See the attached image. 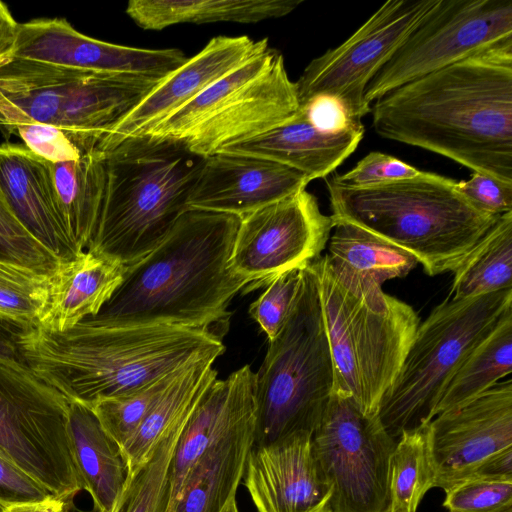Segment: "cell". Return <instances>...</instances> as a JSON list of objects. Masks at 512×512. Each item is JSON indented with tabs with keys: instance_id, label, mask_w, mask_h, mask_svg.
<instances>
[{
	"instance_id": "obj_44",
	"label": "cell",
	"mask_w": 512,
	"mask_h": 512,
	"mask_svg": "<svg viewBox=\"0 0 512 512\" xmlns=\"http://www.w3.org/2000/svg\"><path fill=\"white\" fill-rule=\"evenodd\" d=\"M299 109L317 130L325 133H338L362 124L350 116L339 99L326 94L314 96Z\"/></svg>"
},
{
	"instance_id": "obj_48",
	"label": "cell",
	"mask_w": 512,
	"mask_h": 512,
	"mask_svg": "<svg viewBox=\"0 0 512 512\" xmlns=\"http://www.w3.org/2000/svg\"><path fill=\"white\" fill-rule=\"evenodd\" d=\"M74 499L49 496L43 500L11 504L0 509V512H68Z\"/></svg>"
},
{
	"instance_id": "obj_12",
	"label": "cell",
	"mask_w": 512,
	"mask_h": 512,
	"mask_svg": "<svg viewBox=\"0 0 512 512\" xmlns=\"http://www.w3.org/2000/svg\"><path fill=\"white\" fill-rule=\"evenodd\" d=\"M396 441L378 415L364 414L350 395L333 388L312 435L320 472L332 487L331 512H386Z\"/></svg>"
},
{
	"instance_id": "obj_27",
	"label": "cell",
	"mask_w": 512,
	"mask_h": 512,
	"mask_svg": "<svg viewBox=\"0 0 512 512\" xmlns=\"http://www.w3.org/2000/svg\"><path fill=\"white\" fill-rule=\"evenodd\" d=\"M329 238V264L356 295L382 291L388 280L405 277L418 264L405 250L350 223L336 222Z\"/></svg>"
},
{
	"instance_id": "obj_4",
	"label": "cell",
	"mask_w": 512,
	"mask_h": 512,
	"mask_svg": "<svg viewBox=\"0 0 512 512\" xmlns=\"http://www.w3.org/2000/svg\"><path fill=\"white\" fill-rule=\"evenodd\" d=\"M457 182L427 171L362 188L329 178L330 216L410 253L429 276L453 272L499 217L474 206Z\"/></svg>"
},
{
	"instance_id": "obj_30",
	"label": "cell",
	"mask_w": 512,
	"mask_h": 512,
	"mask_svg": "<svg viewBox=\"0 0 512 512\" xmlns=\"http://www.w3.org/2000/svg\"><path fill=\"white\" fill-rule=\"evenodd\" d=\"M214 358H203L181 368L133 436L122 446L129 473L149 456L162 433L196 406L206 388L217 379Z\"/></svg>"
},
{
	"instance_id": "obj_22",
	"label": "cell",
	"mask_w": 512,
	"mask_h": 512,
	"mask_svg": "<svg viewBox=\"0 0 512 512\" xmlns=\"http://www.w3.org/2000/svg\"><path fill=\"white\" fill-rule=\"evenodd\" d=\"M0 188L23 225L57 257L79 253L67 234L48 161L26 147L1 145Z\"/></svg>"
},
{
	"instance_id": "obj_3",
	"label": "cell",
	"mask_w": 512,
	"mask_h": 512,
	"mask_svg": "<svg viewBox=\"0 0 512 512\" xmlns=\"http://www.w3.org/2000/svg\"><path fill=\"white\" fill-rule=\"evenodd\" d=\"M28 368L69 402L94 403L136 391L187 364L217 359L220 336L175 325L112 326L84 319L64 332L38 326L19 336Z\"/></svg>"
},
{
	"instance_id": "obj_1",
	"label": "cell",
	"mask_w": 512,
	"mask_h": 512,
	"mask_svg": "<svg viewBox=\"0 0 512 512\" xmlns=\"http://www.w3.org/2000/svg\"><path fill=\"white\" fill-rule=\"evenodd\" d=\"M373 103L372 125L381 137L512 184V38Z\"/></svg>"
},
{
	"instance_id": "obj_29",
	"label": "cell",
	"mask_w": 512,
	"mask_h": 512,
	"mask_svg": "<svg viewBox=\"0 0 512 512\" xmlns=\"http://www.w3.org/2000/svg\"><path fill=\"white\" fill-rule=\"evenodd\" d=\"M104 154L98 150L49 168L67 234L81 252L93 238L104 191Z\"/></svg>"
},
{
	"instance_id": "obj_31",
	"label": "cell",
	"mask_w": 512,
	"mask_h": 512,
	"mask_svg": "<svg viewBox=\"0 0 512 512\" xmlns=\"http://www.w3.org/2000/svg\"><path fill=\"white\" fill-rule=\"evenodd\" d=\"M512 370V309L465 357L448 382L435 416L459 407L505 378Z\"/></svg>"
},
{
	"instance_id": "obj_17",
	"label": "cell",
	"mask_w": 512,
	"mask_h": 512,
	"mask_svg": "<svg viewBox=\"0 0 512 512\" xmlns=\"http://www.w3.org/2000/svg\"><path fill=\"white\" fill-rule=\"evenodd\" d=\"M14 58L157 79L164 78L188 59L176 48L145 49L97 40L80 33L63 18L19 24Z\"/></svg>"
},
{
	"instance_id": "obj_10",
	"label": "cell",
	"mask_w": 512,
	"mask_h": 512,
	"mask_svg": "<svg viewBox=\"0 0 512 512\" xmlns=\"http://www.w3.org/2000/svg\"><path fill=\"white\" fill-rule=\"evenodd\" d=\"M512 309V288L464 300L446 298L420 323L378 417L395 440L424 428L465 357Z\"/></svg>"
},
{
	"instance_id": "obj_15",
	"label": "cell",
	"mask_w": 512,
	"mask_h": 512,
	"mask_svg": "<svg viewBox=\"0 0 512 512\" xmlns=\"http://www.w3.org/2000/svg\"><path fill=\"white\" fill-rule=\"evenodd\" d=\"M333 227L317 198L300 190L240 218L230 267L255 287L265 285L318 259Z\"/></svg>"
},
{
	"instance_id": "obj_33",
	"label": "cell",
	"mask_w": 512,
	"mask_h": 512,
	"mask_svg": "<svg viewBox=\"0 0 512 512\" xmlns=\"http://www.w3.org/2000/svg\"><path fill=\"white\" fill-rule=\"evenodd\" d=\"M193 410L175 420L159 437L147 459L129 473L112 512L169 511L174 453Z\"/></svg>"
},
{
	"instance_id": "obj_24",
	"label": "cell",
	"mask_w": 512,
	"mask_h": 512,
	"mask_svg": "<svg viewBox=\"0 0 512 512\" xmlns=\"http://www.w3.org/2000/svg\"><path fill=\"white\" fill-rule=\"evenodd\" d=\"M126 266L93 250L61 261L50 276L38 327L64 332L95 316L122 281Z\"/></svg>"
},
{
	"instance_id": "obj_40",
	"label": "cell",
	"mask_w": 512,
	"mask_h": 512,
	"mask_svg": "<svg viewBox=\"0 0 512 512\" xmlns=\"http://www.w3.org/2000/svg\"><path fill=\"white\" fill-rule=\"evenodd\" d=\"M421 170L385 153L372 151L349 171L330 178L334 183L351 188L375 186L417 176Z\"/></svg>"
},
{
	"instance_id": "obj_37",
	"label": "cell",
	"mask_w": 512,
	"mask_h": 512,
	"mask_svg": "<svg viewBox=\"0 0 512 512\" xmlns=\"http://www.w3.org/2000/svg\"><path fill=\"white\" fill-rule=\"evenodd\" d=\"M0 260L52 275L60 262L19 220L0 188Z\"/></svg>"
},
{
	"instance_id": "obj_39",
	"label": "cell",
	"mask_w": 512,
	"mask_h": 512,
	"mask_svg": "<svg viewBox=\"0 0 512 512\" xmlns=\"http://www.w3.org/2000/svg\"><path fill=\"white\" fill-rule=\"evenodd\" d=\"M448 512H512V480L470 477L445 490Z\"/></svg>"
},
{
	"instance_id": "obj_7",
	"label": "cell",
	"mask_w": 512,
	"mask_h": 512,
	"mask_svg": "<svg viewBox=\"0 0 512 512\" xmlns=\"http://www.w3.org/2000/svg\"><path fill=\"white\" fill-rule=\"evenodd\" d=\"M160 80L13 58L0 68V123L53 125L90 153Z\"/></svg>"
},
{
	"instance_id": "obj_32",
	"label": "cell",
	"mask_w": 512,
	"mask_h": 512,
	"mask_svg": "<svg viewBox=\"0 0 512 512\" xmlns=\"http://www.w3.org/2000/svg\"><path fill=\"white\" fill-rule=\"evenodd\" d=\"M512 288V211L498 217L453 271L448 298L464 300Z\"/></svg>"
},
{
	"instance_id": "obj_35",
	"label": "cell",
	"mask_w": 512,
	"mask_h": 512,
	"mask_svg": "<svg viewBox=\"0 0 512 512\" xmlns=\"http://www.w3.org/2000/svg\"><path fill=\"white\" fill-rule=\"evenodd\" d=\"M50 276L0 260V317L24 328L38 326L48 298Z\"/></svg>"
},
{
	"instance_id": "obj_18",
	"label": "cell",
	"mask_w": 512,
	"mask_h": 512,
	"mask_svg": "<svg viewBox=\"0 0 512 512\" xmlns=\"http://www.w3.org/2000/svg\"><path fill=\"white\" fill-rule=\"evenodd\" d=\"M268 39L248 36H217L196 55L162 78L158 84L100 141L105 153L132 137L149 133L157 124L191 102L210 85L262 53Z\"/></svg>"
},
{
	"instance_id": "obj_9",
	"label": "cell",
	"mask_w": 512,
	"mask_h": 512,
	"mask_svg": "<svg viewBox=\"0 0 512 512\" xmlns=\"http://www.w3.org/2000/svg\"><path fill=\"white\" fill-rule=\"evenodd\" d=\"M298 112L296 82L283 55L268 47L144 136L177 142L205 158L287 123Z\"/></svg>"
},
{
	"instance_id": "obj_36",
	"label": "cell",
	"mask_w": 512,
	"mask_h": 512,
	"mask_svg": "<svg viewBox=\"0 0 512 512\" xmlns=\"http://www.w3.org/2000/svg\"><path fill=\"white\" fill-rule=\"evenodd\" d=\"M179 370L136 391L102 399L90 407L104 430L121 449L136 432Z\"/></svg>"
},
{
	"instance_id": "obj_21",
	"label": "cell",
	"mask_w": 512,
	"mask_h": 512,
	"mask_svg": "<svg viewBox=\"0 0 512 512\" xmlns=\"http://www.w3.org/2000/svg\"><path fill=\"white\" fill-rule=\"evenodd\" d=\"M253 416H256L255 373L249 365L225 379H215L206 388L174 453L170 506L180 494L189 472L209 447Z\"/></svg>"
},
{
	"instance_id": "obj_42",
	"label": "cell",
	"mask_w": 512,
	"mask_h": 512,
	"mask_svg": "<svg viewBox=\"0 0 512 512\" xmlns=\"http://www.w3.org/2000/svg\"><path fill=\"white\" fill-rule=\"evenodd\" d=\"M458 190L478 209L501 216L512 211V184L472 172L468 180L457 182Z\"/></svg>"
},
{
	"instance_id": "obj_34",
	"label": "cell",
	"mask_w": 512,
	"mask_h": 512,
	"mask_svg": "<svg viewBox=\"0 0 512 512\" xmlns=\"http://www.w3.org/2000/svg\"><path fill=\"white\" fill-rule=\"evenodd\" d=\"M425 427L403 432L396 441L389 460L386 512H417L426 493L434 488Z\"/></svg>"
},
{
	"instance_id": "obj_46",
	"label": "cell",
	"mask_w": 512,
	"mask_h": 512,
	"mask_svg": "<svg viewBox=\"0 0 512 512\" xmlns=\"http://www.w3.org/2000/svg\"><path fill=\"white\" fill-rule=\"evenodd\" d=\"M25 329L0 317V358L25 364L19 347V336Z\"/></svg>"
},
{
	"instance_id": "obj_38",
	"label": "cell",
	"mask_w": 512,
	"mask_h": 512,
	"mask_svg": "<svg viewBox=\"0 0 512 512\" xmlns=\"http://www.w3.org/2000/svg\"><path fill=\"white\" fill-rule=\"evenodd\" d=\"M305 267L271 278L264 285L262 294L250 304L249 314L265 332L268 340L279 333L287 320L300 291Z\"/></svg>"
},
{
	"instance_id": "obj_25",
	"label": "cell",
	"mask_w": 512,
	"mask_h": 512,
	"mask_svg": "<svg viewBox=\"0 0 512 512\" xmlns=\"http://www.w3.org/2000/svg\"><path fill=\"white\" fill-rule=\"evenodd\" d=\"M255 429L253 416L210 446L189 472L169 512H222L242 483Z\"/></svg>"
},
{
	"instance_id": "obj_50",
	"label": "cell",
	"mask_w": 512,
	"mask_h": 512,
	"mask_svg": "<svg viewBox=\"0 0 512 512\" xmlns=\"http://www.w3.org/2000/svg\"><path fill=\"white\" fill-rule=\"evenodd\" d=\"M68 512H98L96 510V508H94L92 506L91 509H84V508H81L79 507L76 503H75V499L72 501L71 505H70V508H69V511Z\"/></svg>"
},
{
	"instance_id": "obj_23",
	"label": "cell",
	"mask_w": 512,
	"mask_h": 512,
	"mask_svg": "<svg viewBox=\"0 0 512 512\" xmlns=\"http://www.w3.org/2000/svg\"><path fill=\"white\" fill-rule=\"evenodd\" d=\"M363 124L338 133L317 130L299 109L298 114L264 134L221 152L265 158L304 174L309 181L325 178L358 147Z\"/></svg>"
},
{
	"instance_id": "obj_28",
	"label": "cell",
	"mask_w": 512,
	"mask_h": 512,
	"mask_svg": "<svg viewBox=\"0 0 512 512\" xmlns=\"http://www.w3.org/2000/svg\"><path fill=\"white\" fill-rule=\"evenodd\" d=\"M302 0H130L126 14L140 28L162 30L183 23L253 24L290 14Z\"/></svg>"
},
{
	"instance_id": "obj_20",
	"label": "cell",
	"mask_w": 512,
	"mask_h": 512,
	"mask_svg": "<svg viewBox=\"0 0 512 512\" xmlns=\"http://www.w3.org/2000/svg\"><path fill=\"white\" fill-rule=\"evenodd\" d=\"M309 179L280 163L219 152L205 157L188 208L239 218L306 189Z\"/></svg>"
},
{
	"instance_id": "obj_14",
	"label": "cell",
	"mask_w": 512,
	"mask_h": 512,
	"mask_svg": "<svg viewBox=\"0 0 512 512\" xmlns=\"http://www.w3.org/2000/svg\"><path fill=\"white\" fill-rule=\"evenodd\" d=\"M436 0H388L349 38L314 58L296 81L299 107L314 96L339 99L361 121L370 112L366 87Z\"/></svg>"
},
{
	"instance_id": "obj_26",
	"label": "cell",
	"mask_w": 512,
	"mask_h": 512,
	"mask_svg": "<svg viewBox=\"0 0 512 512\" xmlns=\"http://www.w3.org/2000/svg\"><path fill=\"white\" fill-rule=\"evenodd\" d=\"M68 434L75 468L98 512H112L128 480L121 447L108 435L93 411L70 402Z\"/></svg>"
},
{
	"instance_id": "obj_8",
	"label": "cell",
	"mask_w": 512,
	"mask_h": 512,
	"mask_svg": "<svg viewBox=\"0 0 512 512\" xmlns=\"http://www.w3.org/2000/svg\"><path fill=\"white\" fill-rule=\"evenodd\" d=\"M332 355L312 263L303 270L297 299L279 333L269 340L255 373L254 444L296 433L313 435L334 388Z\"/></svg>"
},
{
	"instance_id": "obj_47",
	"label": "cell",
	"mask_w": 512,
	"mask_h": 512,
	"mask_svg": "<svg viewBox=\"0 0 512 512\" xmlns=\"http://www.w3.org/2000/svg\"><path fill=\"white\" fill-rule=\"evenodd\" d=\"M471 477L512 480V449L487 460Z\"/></svg>"
},
{
	"instance_id": "obj_2",
	"label": "cell",
	"mask_w": 512,
	"mask_h": 512,
	"mask_svg": "<svg viewBox=\"0 0 512 512\" xmlns=\"http://www.w3.org/2000/svg\"><path fill=\"white\" fill-rule=\"evenodd\" d=\"M239 223L234 215L188 209L153 250L126 265L111 298L88 318L215 332L213 326L230 317V301L250 284L230 267Z\"/></svg>"
},
{
	"instance_id": "obj_43",
	"label": "cell",
	"mask_w": 512,
	"mask_h": 512,
	"mask_svg": "<svg viewBox=\"0 0 512 512\" xmlns=\"http://www.w3.org/2000/svg\"><path fill=\"white\" fill-rule=\"evenodd\" d=\"M49 496L51 493L43 485L0 452V509Z\"/></svg>"
},
{
	"instance_id": "obj_13",
	"label": "cell",
	"mask_w": 512,
	"mask_h": 512,
	"mask_svg": "<svg viewBox=\"0 0 512 512\" xmlns=\"http://www.w3.org/2000/svg\"><path fill=\"white\" fill-rule=\"evenodd\" d=\"M512 38L511 0H436L366 87L367 106L388 91Z\"/></svg>"
},
{
	"instance_id": "obj_49",
	"label": "cell",
	"mask_w": 512,
	"mask_h": 512,
	"mask_svg": "<svg viewBox=\"0 0 512 512\" xmlns=\"http://www.w3.org/2000/svg\"><path fill=\"white\" fill-rule=\"evenodd\" d=\"M222 512H240L237 504L236 497H233L225 506Z\"/></svg>"
},
{
	"instance_id": "obj_6",
	"label": "cell",
	"mask_w": 512,
	"mask_h": 512,
	"mask_svg": "<svg viewBox=\"0 0 512 512\" xmlns=\"http://www.w3.org/2000/svg\"><path fill=\"white\" fill-rule=\"evenodd\" d=\"M334 366V388L368 416L378 415L420 319L407 303L383 290L356 295L332 270L327 255L312 262Z\"/></svg>"
},
{
	"instance_id": "obj_5",
	"label": "cell",
	"mask_w": 512,
	"mask_h": 512,
	"mask_svg": "<svg viewBox=\"0 0 512 512\" xmlns=\"http://www.w3.org/2000/svg\"><path fill=\"white\" fill-rule=\"evenodd\" d=\"M103 154L104 191L87 250L126 266L153 250L189 209L204 158L148 136L126 139Z\"/></svg>"
},
{
	"instance_id": "obj_41",
	"label": "cell",
	"mask_w": 512,
	"mask_h": 512,
	"mask_svg": "<svg viewBox=\"0 0 512 512\" xmlns=\"http://www.w3.org/2000/svg\"><path fill=\"white\" fill-rule=\"evenodd\" d=\"M13 131L18 133L27 149L50 163L78 160L84 155L63 130L53 125L28 122L16 125Z\"/></svg>"
},
{
	"instance_id": "obj_16",
	"label": "cell",
	"mask_w": 512,
	"mask_h": 512,
	"mask_svg": "<svg viewBox=\"0 0 512 512\" xmlns=\"http://www.w3.org/2000/svg\"><path fill=\"white\" fill-rule=\"evenodd\" d=\"M434 488L471 477L487 460L512 449V380L437 414L425 427Z\"/></svg>"
},
{
	"instance_id": "obj_11",
	"label": "cell",
	"mask_w": 512,
	"mask_h": 512,
	"mask_svg": "<svg viewBox=\"0 0 512 512\" xmlns=\"http://www.w3.org/2000/svg\"><path fill=\"white\" fill-rule=\"evenodd\" d=\"M69 404L27 365L0 358V452L61 499L83 490L69 441Z\"/></svg>"
},
{
	"instance_id": "obj_19",
	"label": "cell",
	"mask_w": 512,
	"mask_h": 512,
	"mask_svg": "<svg viewBox=\"0 0 512 512\" xmlns=\"http://www.w3.org/2000/svg\"><path fill=\"white\" fill-rule=\"evenodd\" d=\"M242 481L258 512H331L332 487L320 472L310 433L254 444Z\"/></svg>"
},
{
	"instance_id": "obj_45",
	"label": "cell",
	"mask_w": 512,
	"mask_h": 512,
	"mask_svg": "<svg viewBox=\"0 0 512 512\" xmlns=\"http://www.w3.org/2000/svg\"><path fill=\"white\" fill-rule=\"evenodd\" d=\"M18 25L8 7L0 1V68L14 58Z\"/></svg>"
}]
</instances>
